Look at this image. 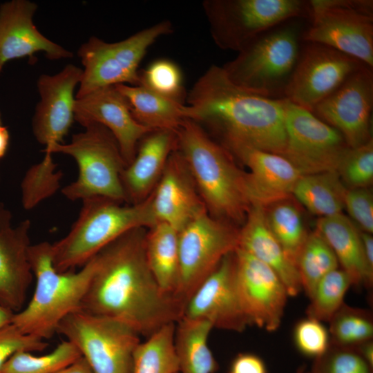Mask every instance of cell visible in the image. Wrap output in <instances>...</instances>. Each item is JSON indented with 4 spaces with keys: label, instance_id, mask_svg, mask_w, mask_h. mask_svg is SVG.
<instances>
[{
    "label": "cell",
    "instance_id": "cell-1",
    "mask_svg": "<svg viewBox=\"0 0 373 373\" xmlns=\"http://www.w3.org/2000/svg\"><path fill=\"white\" fill-rule=\"evenodd\" d=\"M144 228L99 251L80 309L122 322L146 338L182 318L184 306L164 291L147 262Z\"/></svg>",
    "mask_w": 373,
    "mask_h": 373
},
{
    "label": "cell",
    "instance_id": "cell-2",
    "mask_svg": "<svg viewBox=\"0 0 373 373\" xmlns=\"http://www.w3.org/2000/svg\"><path fill=\"white\" fill-rule=\"evenodd\" d=\"M186 118L222 135L223 145L241 144L283 155L286 145L285 99H269L234 84L211 66L187 97Z\"/></svg>",
    "mask_w": 373,
    "mask_h": 373
},
{
    "label": "cell",
    "instance_id": "cell-3",
    "mask_svg": "<svg viewBox=\"0 0 373 373\" xmlns=\"http://www.w3.org/2000/svg\"><path fill=\"white\" fill-rule=\"evenodd\" d=\"M182 155L208 213L225 222H244L251 207L246 173L231 152L194 121L186 119L177 131Z\"/></svg>",
    "mask_w": 373,
    "mask_h": 373
},
{
    "label": "cell",
    "instance_id": "cell-4",
    "mask_svg": "<svg viewBox=\"0 0 373 373\" xmlns=\"http://www.w3.org/2000/svg\"><path fill=\"white\" fill-rule=\"evenodd\" d=\"M29 262L36 278L31 300L15 313L12 323L23 334L45 340L55 333L60 322L80 309L95 268L93 256L78 271H57L52 264V244L31 245Z\"/></svg>",
    "mask_w": 373,
    "mask_h": 373
},
{
    "label": "cell",
    "instance_id": "cell-5",
    "mask_svg": "<svg viewBox=\"0 0 373 373\" xmlns=\"http://www.w3.org/2000/svg\"><path fill=\"white\" fill-rule=\"evenodd\" d=\"M79 217L68 233L52 244V260L57 271L82 267L106 246L137 228L157 223L151 195L131 205L94 197L85 199Z\"/></svg>",
    "mask_w": 373,
    "mask_h": 373
},
{
    "label": "cell",
    "instance_id": "cell-6",
    "mask_svg": "<svg viewBox=\"0 0 373 373\" xmlns=\"http://www.w3.org/2000/svg\"><path fill=\"white\" fill-rule=\"evenodd\" d=\"M302 20L287 21L263 33L222 68L236 86L269 99H284L303 44Z\"/></svg>",
    "mask_w": 373,
    "mask_h": 373
},
{
    "label": "cell",
    "instance_id": "cell-7",
    "mask_svg": "<svg viewBox=\"0 0 373 373\" xmlns=\"http://www.w3.org/2000/svg\"><path fill=\"white\" fill-rule=\"evenodd\" d=\"M84 127L85 131L73 135L70 143L55 144L43 151L46 155H68L77 164V179L61 193L70 200L99 197L119 203L127 202L121 180L126 164L117 141L99 124L89 123Z\"/></svg>",
    "mask_w": 373,
    "mask_h": 373
},
{
    "label": "cell",
    "instance_id": "cell-8",
    "mask_svg": "<svg viewBox=\"0 0 373 373\" xmlns=\"http://www.w3.org/2000/svg\"><path fill=\"white\" fill-rule=\"evenodd\" d=\"M202 6L216 44L238 52L287 21L309 19L303 0H206Z\"/></svg>",
    "mask_w": 373,
    "mask_h": 373
},
{
    "label": "cell",
    "instance_id": "cell-9",
    "mask_svg": "<svg viewBox=\"0 0 373 373\" xmlns=\"http://www.w3.org/2000/svg\"><path fill=\"white\" fill-rule=\"evenodd\" d=\"M172 30L170 21L164 20L115 43L91 37L77 52L84 69L76 99L104 87L138 85L139 65L148 48Z\"/></svg>",
    "mask_w": 373,
    "mask_h": 373
},
{
    "label": "cell",
    "instance_id": "cell-10",
    "mask_svg": "<svg viewBox=\"0 0 373 373\" xmlns=\"http://www.w3.org/2000/svg\"><path fill=\"white\" fill-rule=\"evenodd\" d=\"M304 42L327 46L373 68V1L310 0Z\"/></svg>",
    "mask_w": 373,
    "mask_h": 373
},
{
    "label": "cell",
    "instance_id": "cell-11",
    "mask_svg": "<svg viewBox=\"0 0 373 373\" xmlns=\"http://www.w3.org/2000/svg\"><path fill=\"white\" fill-rule=\"evenodd\" d=\"M57 333L76 346L93 373H131L140 336L128 325L78 309L63 318Z\"/></svg>",
    "mask_w": 373,
    "mask_h": 373
},
{
    "label": "cell",
    "instance_id": "cell-12",
    "mask_svg": "<svg viewBox=\"0 0 373 373\" xmlns=\"http://www.w3.org/2000/svg\"><path fill=\"white\" fill-rule=\"evenodd\" d=\"M239 231L204 211L178 231V298L185 305L222 260L238 247Z\"/></svg>",
    "mask_w": 373,
    "mask_h": 373
},
{
    "label": "cell",
    "instance_id": "cell-13",
    "mask_svg": "<svg viewBox=\"0 0 373 373\" xmlns=\"http://www.w3.org/2000/svg\"><path fill=\"white\" fill-rule=\"evenodd\" d=\"M286 145L282 155L302 175L336 171L350 147L336 129L307 110L288 101L285 108Z\"/></svg>",
    "mask_w": 373,
    "mask_h": 373
},
{
    "label": "cell",
    "instance_id": "cell-14",
    "mask_svg": "<svg viewBox=\"0 0 373 373\" xmlns=\"http://www.w3.org/2000/svg\"><path fill=\"white\" fill-rule=\"evenodd\" d=\"M304 43L284 99L312 113L363 64L327 46Z\"/></svg>",
    "mask_w": 373,
    "mask_h": 373
},
{
    "label": "cell",
    "instance_id": "cell-15",
    "mask_svg": "<svg viewBox=\"0 0 373 373\" xmlns=\"http://www.w3.org/2000/svg\"><path fill=\"white\" fill-rule=\"evenodd\" d=\"M372 107L373 68L363 64L317 104L312 113L340 132L353 149L372 138Z\"/></svg>",
    "mask_w": 373,
    "mask_h": 373
},
{
    "label": "cell",
    "instance_id": "cell-16",
    "mask_svg": "<svg viewBox=\"0 0 373 373\" xmlns=\"http://www.w3.org/2000/svg\"><path fill=\"white\" fill-rule=\"evenodd\" d=\"M234 256L238 292L249 325L277 330L289 296L285 286L269 267L245 251L237 248Z\"/></svg>",
    "mask_w": 373,
    "mask_h": 373
},
{
    "label": "cell",
    "instance_id": "cell-17",
    "mask_svg": "<svg viewBox=\"0 0 373 373\" xmlns=\"http://www.w3.org/2000/svg\"><path fill=\"white\" fill-rule=\"evenodd\" d=\"M234 252L227 255L191 296L182 317L206 321L213 328L236 332L250 325L238 292Z\"/></svg>",
    "mask_w": 373,
    "mask_h": 373
},
{
    "label": "cell",
    "instance_id": "cell-18",
    "mask_svg": "<svg viewBox=\"0 0 373 373\" xmlns=\"http://www.w3.org/2000/svg\"><path fill=\"white\" fill-rule=\"evenodd\" d=\"M83 70L68 64L59 73L41 75L37 81L40 101L32 119V131L37 140L48 150L62 143L74 118L76 97L74 90L79 84Z\"/></svg>",
    "mask_w": 373,
    "mask_h": 373
},
{
    "label": "cell",
    "instance_id": "cell-19",
    "mask_svg": "<svg viewBox=\"0 0 373 373\" xmlns=\"http://www.w3.org/2000/svg\"><path fill=\"white\" fill-rule=\"evenodd\" d=\"M74 118L82 126L97 123L113 135L126 164L133 160L140 140L153 130L139 124L115 86L97 89L76 99Z\"/></svg>",
    "mask_w": 373,
    "mask_h": 373
},
{
    "label": "cell",
    "instance_id": "cell-20",
    "mask_svg": "<svg viewBox=\"0 0 373 373\" xmlns=\"http://www.w3.org/2000/svg\"><path fill=\"white\" fill-rule=\"evenodd\" d=\"M224 146L249 169L246 186L251 205L266 208L292 195L302 174L285 157L241 144Z\"/></svg>",
    "mask_w": 373,
    "mask_h": 373
},
{
    "label": "cell",
    "instance_id": "cell-21",
    "mask_svg": "<svg viewBox=\"0 0 373 373\" xmlns=\"http://www.w3.org/2000/svg\"><path fill=\"white\" fill-rule=\"evenodd\" d=\"M10 211L0 202V304L15 313L21 309L32 281L28 251L29 220L12 225Z\"/></svg>",
    "mask_w": 373,
    "mask_h": 373
},
{
    "label": "cell",
    "instance_id": "cell-22",
    "mask_svg": "<svg viewBox=\"0 0 373 373\" xmlns=\"http://www.w3.org/2000/svg\"><path fill=\"white\" fill-rule=\"evenodd\" d=\"M35 3L12 0L0 5V73L10 60L45 52L50 59L73 57L70 51L44 37L32 21Z\"/></svg>",
    "mask_w": 373,
    "mask_h": 373
},
{
    "label": "cell",
    "instance_id": "cell-23",
    "mask_svg": "<svg viewBox=\"0 0 373 373\" xmlns=\"http://www.w3.org/2000/svg\"><path fill=\"white\" fill-rule=\"evenodd\" d=\"M151 197L157 222L165 223L178 231L207 211L178 149L170 155Z\"/></svg>",
    "mask_w": 373,
    "mask_h": 373
},
{
    "label": "cell",
    "instance_id": "cell-24",
    "mask_svg": "<svg viewBox=\"0 0 373 373\" xmlns=\"http://www.w3.org/2000/svg\"><path fill=\"white\" fill-rule=\"evenodd\" d=\"M177 144V132L169 130L153 131L140 140L133 160L121 175L127 202L138 203L152 193Z\"/></svg>",
    "mask_w": 373,
    "mask_h": 373
},
{
    "label": "cell",
    "instance_id": "cell-25",
    "mask_svg": "<svg viewBox=\"0 0 373 373\" xmlns=\"http://www.w3.org/2000/svg\"><path fill=\"white\" fill-rule=\"evenodd\" d=\"M243 223L239 231L238 248L269 267L283 283L289 296L300 294L303 289L297 268L270 231L265 209L251 205Z\"/></svg>",
    "mask_w": 373,
    "mask_h": 373
},
{
    "label": "cell",
    "instance_id": "cell-26",
    "mask_svg": "<svg viewBox=\"0 0 373 373\" xmlns=\"http://www.w3.org/2000/svg\"><path fill=\"white\" fill-rule=\"evenodd\" d=\"M316 230L332 248L352 286L372 287L373 270L365 258L361 231L354 223L341 213L320 218Z\"/></svg>",
    "mask_w": 373,
    "mask_h": 373
},
{
    "label": "cell",
    "instance_id": "cell-27",
    "mask_svg": "<svg viewBox=\"0 0 373 373\" xmlns=\"http://www.w3.org/2000/svg\"><path fill=\"white\" fill-rule=\"evenodd\" d=\"M126 100L135 119L153 131L177 132L187 119L186 105L140 86H115Z\"/></svg>",
    "mask_w": 373,
    "mask_h": 373
},
{
    "label": "cell",
    "instance_id": "cell-28",
    "mask_svg": "<svg viewBox=\"0 0 373 373\" xmlns=\"http://www.w3.org/2000/svg\"><path fill=\"white\" fill-rule=\"evenodd\" d=\"M213 326L206 321L182 317L175 323L174 347L178 373H215L218 370L208 345Z\"/></svg>",
    "mask_w": 373,
    "mask_h": 373
},
{
    "label": "cell",
    "instance_id": "cell-29",
    "mask_svg": "<svg viewBox=\"0 0 373 373\" xmlns=\"http://www.w3.org/2000/svg\"><path fill=\"white\" fill-rule=\"evenodd\" d=\"M145 249L149 266L160 287L178 297V231L165 223L157 222L146 233Z\"/></svg>",
    "mask_w": 373,
    "mask_h": 373
},
{
    "label": "cell",
    "instance_id": "cell-30",
    "mask_svg": "<svg viewBox=\"0 0 373 373\" xmlns=\"http://www.w3.org/2000/svg\"><path fill=\"white\" fill-rule=\"evenodd\" d=\"M347 188L336 171L302 175L292 195L309 211L320 218L342 213Z\"/></svg>",
    "mask_w": 373,
    "mask_h": 373
},
{
    "label": "cell",
    "instance_id": "cell-31",
    "mask_svg": "<svg viewBox=\"0 0 373 373\" xmlns=\"http://www.w3.org/2000/svg\"><path fill=\"white\" fill-rule=\"evenodd\" d=\"M175 323L161 327L136 347L131 373H178L174 347Z\"/></svg>",
    "mask_w": 373,
    "mask_h": 373
},
{
    "label": "cell",
    "instance_id": "cell-32",
    "mask_svg": "<svg viewBox=\"0 0 373 373\" xmlns=\"http://www.w3.org/2000/svg\"><path fill=\"white\" fill-rule=\"evenodd\" d=\"M265 209L270 231L287 258L296 266L298 256L309 234L300 212L289 199L277 202Z\"/></svg>",
    "mask_w": 373,
    "mask_h": 373
},
{
    "label": "cell",
    "instance_id": "cell-33",
    "mask_svg": "<svg viewBox=\"0 0 373 373\" xmlns=\"http://www.w3.org/2000/svg\"><path fill=\"white\" fill-rule=\"evenodd\" d=\"M338 262L330 246L316 230L309 233L296 262L302 289L309 298L318 283L338 268Z\"/></svg>",
    "mask_w": 373,
    "mask_h": 373
},
{
    "label": "cell",
    "instance_id": "cell-34",
    "mask_svg": "<svg viewBox=\"0 0 373 373\" xmlns=\"http://www.w3.org/2000/svg\"><path fill=\"white\" fill-rule=\"evenodd\" d=\"M329 323L331 345L354 347L372 340L373 318L368 310L344 303Z\"/></svg>",
    "mask_w": 373,
    "mask_h": 373
},
{
    "label": "cell",
    "instance_id": "cell-35",
    "mask_svg": "<svg viewBox=\"0 0 373 373\" xmlns=\"http://www.w3.org/2000/svg\"><path fill=\"white\" fill-rule=\"evenodd\" d=\"M81 356L76 346L66 340L52 352L41 356H35L30 352H17L6 361L0 373H53Z\"/></svg>",
    "mask_w": 373,
    "mask_h": 373
},
{
    "label": "cell",
    "instance_id": "cell-36",
    "mask_svg": "<svg viewBox=\"0 0 373 373\" xmlns=\"http://www.w3.org/2000/svg\"><path fill=\"white\" fill-rule=\"evenodd\" d=\"M352 286L347 274L338 268L326 274L316 285L307 308L308 317L329 322L344 304L348 289Z\"/></svg>",
    "mask_w": 373,
    "mask_h": 373
},
{
    "label": "cell",
    "instance_id": "cell-37",
    "mask_svg": "<svg viewBox=\"0 0 373 373\" xmlns=\"http://www.w3.org/2000/svg\"><path fill=\"white\" fill-rule=\"evenodd\" d=\"M138 85L165 97L183 103L185 91L181 69L168 59L151 62L140 72Z\"/></svg>",
    "mask_w": 373,
    "mask_h": 373
},
{
    "label": "cell",
    "instance_id": "cell-38",
    "mask_svg": "<svg viewBox=\"0 0 373 373\" xmlns=\"http://www.w3.org/2000/svg\"><path fill=\"white\" fill-rule=\"evenodd\" d=\"M349 189L367 188L373 182V140L350 148L336 171Z\"/></svg>",
    "mask_w": 373,
    "mask_h": 373
},
{
    "label": "cell",
    "instance_id": "cell-39",
    "mask_svg": "<svg viewBox=\"0 0 373 373\" xmlns=\"http://www.w3.org/2000/svg\"><path fill=\"white\" fill-rule=\"evenodd\" d=\"M373 368L355 347L331 345L321 356L314 359L309 373H372Z\"/></svg>",
    "mask_w": 373,
    "mask_h": 373
},
{
    "label": "cell",
    "instance_id": "cell-40",
    "mask_svg": "<svg viewBox=\"0 0 373 373\" xmlns=\"http://www.w3.org/2000/svg\"><path fill=\"white\" fill-rule=\"evenodd\" d=\"M293 336L297 350L314 359L323 355L330 346L328 329L323 322L308 316L296 324Z\"/></svg>",
    "mask_w": 373,
    "mask_h": 373
},
{
    "label": "cell",
    "instance_id": "cell-41",
    "mask_svg": "<svg viewBox=\"0 0 373 373\" xmlns=\"http://www.w3.org/2000/svg\"><path fill=\"white\" fill-rule=\"evenodd\" d=\"M48 344L39 338L23 334L12 323L0 329V370L6 361L19 351L42 352Z\"/></svg>",
    "mask_w": 373,
    "mask_h": 373
},
{
    "label": "cell",
    "instance_id": "cell-42",
    "mask_svg": "<svg viewBox=\"0 0 373 373\" xmlns=\"http://www.w3.org/2000/svg\"><path fill=\"white\" fill-rule=\"evenodd\" d=\"M345 207L361 231L373 232V195L368 188L347 189Z\"/></svg>",
    "mask_w": 373,
    "mask_h": 373
},
{
    "label": "cell",
    "instance_id": "cell-43",
    "mask_svg": "<svg viewBox=\"0 0 373 373\" xmlns=\"http://www.w3.org/2000/svg\"><path fill=\"white\" fill-rule=\"evenodd\" d=\"M229 373H267L264 361L253 353H240L232 360Z\"/></svg>",
    "mask_w": 373,
    "mask_h": 373
},
{
    "label": "cell",
    "instance_id": "cell-44",
    "mask_svg": "<svg viewBox=\"0 0 373 373\" xmlns=\"http://www.w3.org/2000/svg\"><path fill=\"white\" fill-rule=\"evenodd\" d=\"M53 373H93L86 359L82 356L70 365Z\"/></svg>",
    "mask_w": 373,
    "mask_h": 373
},
{
    "label": "cell",
    "instance_id": "cell-45",
    "mask_svg": "<svg viewBox=\"0 0 373 373\" xmlns=\"http://www.w3.org/2000/svg\"><path fill=\"white\" fill-rule=\"evenodd\" d=\"M363 253L369 267L373 270V237L371 233L361 231Z\"/></svg>",
    "mask_w": 373,
    "mask_h": 373
},
{
    "label": "cell",
    "instance_id": "cell-46",
    "mask_svg": "<svg viewBox=\"0 0 373 373\" xmlns=\"http://www.w3.org/2000/svg\"><path fill=\"white\" fill-rule=\"evenodd\" d=\"M362 356V358L367 363V364L373 368V341H368L361 343L356 347H354Z\"/></svg>",
    "mask_w": 373,
    "mask_h": 373
},
{
    "label": "cell",
    "instance_id": "cell-47",
    "mask_svg": "<svg viewBox=\"0 0 373 373\" xmlns=\"http://www.w3.org/2000/svg\"><path fill=\"white\" fill-rule=\"evenodd\" d=\"M9 138L10 135L7 128L0 126V159L4 156L7 151Z\"/></svg>",
    "mask_w": 373,
    "mask_h": 373
},
{
    "label": "cell",
    "instance_id": "cell-48",
    "mask_svg": "<svg viewBox=\"0 0 373 373\" xmlns=\"http://www.w3.org/2000/svg\"><path fill=\"white\" fill-rule=\"evenodd\" d=\"M15 312L0 304V329L12 323Z\"/></svg>",
    "mask_w": 373,
    "mask_h": 373
},
{
    "label": "cell",
    "instance_id": "cell-49",
    "mask_svg": "<svg viewBox=\"0 0 373 373\" xmlns=\"http://www.w3.org/2000/svg\"><path fill=\"white\" fill-rule=\"evenodd\" d=\"M296 373H309V372L307 370L305 365H302L298 367Z\"/></svg>",
    "mask_w": 373,
    "mask_h": 373
},
{
    "label": "cell",
    "instance_id": "cell-50",
    "mask_svg": "<svg viewBox=\"0 0 373 373\" xmlns=\"http://www.w3.org/2000/svg\"><path fill=\"white\" fill-rule=\"evenodd\" d=\"M0 126H3L2 121H1V113H0Z\"/></svg>",
    "mask_w": 373,
    "mask_h": 373
}]
</instances>
